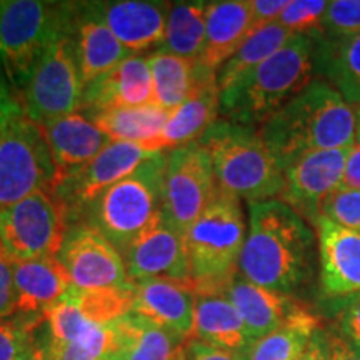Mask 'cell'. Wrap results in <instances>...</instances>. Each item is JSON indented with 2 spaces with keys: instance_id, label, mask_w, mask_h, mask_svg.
Listing matches in <instances>:
<instances>
[{
  "instance_id": "cell-3",
  "label": "cell",
  "mask_w": 360,
  "mask_h": 360,
  "mask_svg": "<svg viewBox=\"0 0 360 360\" xmlns=\"http://www.w3.org/2000/svg\"><path fill=\"white\" fill-rule=\"evenodd\" d=\"M317 74V44L310 35H294L240 82L220 94V114L231 122L260 129Z\"/></svg>"
},
{
  "instance_id": "cell-49",
  "label": "cell",
  "mask_w": 360,
  "mask_h": 360,
  "mask_svg": "<svg viewBox=\"0 0 360 360\" xmlns=\"http://www.w3.org/2000/svg\"><path fill=\"white\" fill-rule=\"evenodd\" d=\"M355 109V146H360V105Z\"/></svg>"
},
{
  "instance_id": "cell-34",
  "label": "cell",
  "mask_w": 360,
  "mask_h": 360,
  "mask_svg": "<svg viewBox=\"0 0 360 360\" xmlns=\"http://www.w3.org/2000/svg\"><path fill=\"white\" fill-rule=\"evenodd\" d=\"M34 340L42 360H107L114 349V328L109 326H94L80 339L58 344L44 339L34 332Z\"/></svg>"
},
{
  "instance_id": "cell-6",
  "label": "cell",
  "mask_w": 360,
  "mask_h": 360,
  "mask_svg": "<svg viewBox=\"0 0 360 360\" xmlns=\"http://www.w3.org/2000/svg\"><path fill=\"white\" fill-rule=\"evenodd\" d=\"M75 2L0 0V65L20 98L35 67L74 27Z\"/></svg>"
},
{
  "instance_id": "cell-31",
  "label": "cell",
  "mask_w": 360,
  "mask_h": 360,
  "mask_svg": "<svg viewBox=\"0 0 360 360\" xmlns=\"http://www.w3.org/2000/svg\"><path fill=\"white\" fill-rule=\"evenodd\" d=\"M146 58L150 69L155 103L167 110L177 109L187 101L195 85L199 60L174 56L159 49Z\"/></svg>"
},
{
  "instance_id": "cell-35",
  "label": "cell",
  "mask_w": 360,
  "mask_h": 360,
  "mask_svg": "<svg viewBox=\"0 0 360 360\" xmlns=\"http://www.w3.org/2000/svg\"><path fill=\"white\" fill-rule=\"evenodd\" d=\"M84 317L96 326H109L132 312L134 285L124 289L82 290L72 287L67 292Z\"/></svg>"
},
{
  "instance_id": "cell-24",
  "label": "cell",
  "mask_w": 360,
  "mask_h": 360,
  "mask_svg": "<svg viewBox=\"0 0 360 360\" xmlns=\"http://www.w3.org/2000/svg\"><path fill=\"white\" fill-rule=\"evenodd\" d=\"M252 34L250 0L209 2L205 44L199 62L217 72Z\"/></svg>"
},
{
  "instance_id": "cell-23",
  "label": "cell",
  "mask_w": 360,
  "mask_h": 360,
  "mask_svg": "<svg viewBox=\"0 0 360 360\" xmlns=\"http://www.w3.org/2000/svg\"><path fill=\"white\" fill-rule=\"evenodd\" d=\"M58 179L94 160L112 142L96 122L80 112L42 124Z\"/></svg>"
},
{
  "instance_id": "cell-8",
  "label": "cell",
  "mask_w": 360,
  "mask_h": 360,
  "mask_svg": "<svg viewBox=\"0 0 360 360\" xmlns=\"http://www.w3.org/2000/svg\"><path fill=\"white\" fill-rule=\"evenodd\" d=\"M58 172L42 130L27 115L0 134V210L35 192L53 191Z\"/></svg>"
},
{
  "instance_id": "cell-51",
  "label": "cell",
  "mask_w": 360,
  "mask_h": 360,
  "mask_svg": "<svg viewBox=\"0 0 360 360\" xmlns=\"http://www.w3.org/2000/svg\"><path fill=\"white\" fill-rule=\"evenodd\" d=\"M39 354H40V350H39ZM40 360H42V357H40Z\"/></svg>"
},
{
  "instance_id": "cell-42",
  "label": "cell",
  "mask_w": 360,
  "mask_h": 360,
  "mask_svg": "<svg viewBox=\"0 0 360 360\" xmlns=\"http://www.w3.org/2000/svg\"><path fill=\"white\" fill-rule=\"evenodd\" d=\"M337 322L339 334L360 349V294L349 297V302L340 310Z\"/></svg>"
},
{
  "instance_id": "cell-29",
  "label": "cell",
  "mask_w": 360,
  "mask_h": 360,
  "mask_svg": "<svg viewBox=\"0 0 360 360\" xmlns=\"http://www.w3.org/2000/svg\"><path fill=\"white\" fill-rule=\"evenodd\" d=\"M321 321L305 307L297 310L281 327L262 339L255 340L247 350L245 360H299L310 340L321 330Z\"/></svg>"
},
{
  "instance_id": "cell-12",
  "label": "cell",
  "mask_w": 360,
  "mask_h": 360,
  "mask_svg": "<svg viewBox=\"0 0 360 360\" xmlns=\"http://www.w3.org/2000/svg\"><path fill=\"white\" fill-rule=\"evenodd\" d=\"M58 260L72 285L82 290L132 287L124 257L107 237L85 222L72 224L65 233Z\"/></svg>"
},
{
  "instance_id": "cell-19",
  "label": "cell",
  "mask_w": 360,
  "mask_h": 360,
  "mask_svg": "<svg viewBox=\"0 0 360 360\" xmlns=\"http://www.w3.org/2000/svg\"><path fill=\"white\" fill-rule=\"evenodd\" d=\"M220 115V89L217 72L204 64L197 67V80L187 101L177 109L170 110L169 120L157 141L160 152H170L174 148L188 146L200 141Z\"/></svg>"
},
{
  "instance_id": "cell-50",
  "label": "cell",
  "mask_w": 360,
  "mask_h": 360,
  "mask_svg": "<svg viewBox=\"0 0 360 360\" xmlns=\"http://www.w3.org/2000/svg\"><path fill=\"white\" fill-rule=\"evenodd\" d=\"M177 360H187V357H186V349H184V352L179 355V357H177Z\"/></svg>"
},
{
  "instance_id": "cell-5",
  "label": "cell",
  "mask_w": 360,
  "mask_h": 360,
  "mask_svg": "<svg viewBox=\"0 0 360 360\" xmlns=\"http://www.w3.org/2000/svg\"><path fill=\"white\" fill-rule=\"evenodd\" d=\"M222 191L249 204L281 197L283 170L259 129L219 119L202 135Z\"/></svg>"
},
{
  "instance_id": "cell-26",
  "label": "cell",
  "mask_w": 360,
  "mask_h": 360,
  "mask_svg": "<svg viewBox=\"0 0 360 360\" xmlns=\"http://www.w3.org/2000/svg\"><path fill=\"white\" fill-rule=\"evenodd\" d=\"M224 295L240 314L254 342L276 330L304 307L290 295L264 289L242 276L236 277Z\"/></svg>"
},
{
  "instance_id": "cell-38",
  "label": "cell",
  "mask_w": 360,
  "mask_h": 360,
  "mask_svg": "<svg viewBox=\"0 0 360 360\" xmlns=\"http://www.w3.org/2000/svg\"><path fill=\"white\" fill-rule=\"evenodd\" d=\"M327 6L322 0H292L277 22L292 35H310L321 27Z\"/></svg>"
},
{
  "instance_id": "cell-48",
  "label": "cell",
  "mask_w": 360,
  "mask_h": 360,
  "mask_svg": "<svg viewBox=\"0 0 360 360\" xmlns=\"http://www.w3.org/2000/svg\"><path fill=\"white\" fill-rule=\"evenodd\" d=\"M15 360H40L39 347H37V344H35V340L30 342V344L27 345V349L24 350V352H22Z\"/></svg>"
},
{
  "instance_id": "cell-39",
  "label": "cell",
  "mask_w": 360,
  "mask_h": 360,
  "mask_svg": "<svg viewBox=\"0 0 360 360\" xmlns=\"http://www.w3.org/2000/svg\"><path fill=\"white\" fill-rule=\"evenodd\" d=\"M40 321L13 314L12 317L0 321V360H15L34 340V332Z\"/></svg>"
},
{
  "instance_id": "cell-16",
  "label": "cell",
  "mask_w": 360,
  "mask_h": 360,
  "mask_svg": "<svg viewBox=\"0 0 360 360\" xmlns=\"http://www.w3.org/2000/svg\"><path fill=\"white\" fill-rule=\"evenodd\" d=\"M90 7L130 53L162 47L172 4L146 0L90 2Z\"/></svg>"
},
{
  "instance_id": "cell-30",
  "label": "cell",
  "mask_w": 360,
  "mask_h": 360,
  "mask_svg": "<svg viewBox=\"0 0 360 360\" xmlns=\"http://www.w3.org/2000/svg\"><path fill=\"white\" fill-rule=\"evenodd\" d=\"M317 44L319 75L334 87L345 102L360 105V34L339 44H327L310 35Z\"/></svg>"
},
{
  "instance_id": "cell-18",
  "label": "cell",
  "mask_w": 360,
  "mask_h": 360,
  "mask_svg": "<svg viewBox=\"0 0 360 360\" xmlns=\"http://www.w3.org/2000/svg\"><path fill=\"white\" fill-rule=\"evenodd\" d=\"M155 103L147 58L130 56L109 74L85 85L80 114L94 117L101 112Z\"/></svg>"
},
{
  "instance_id": "cell-47",
  "label": "cell",
  "mask_w": 360,
  "mask_h": 360,
  "mask_svg": "<svg viewBox=\"0 0 360 360\" xmlns=\"http://www.w3.org/2000/svg\"><path fill=\"white\" fill-rule=\"evenodd\" d=\"M299 360H330L328 357V345H327V330H321L314 335L310 340L307 350Z\"/></svg>"
},
{
  "instance_id": "cell-2",
  "label": "cell",
  "mask_w": 360,
  "mask_h": 360,
  "mask_svg": "<svg viewBox=\"0 0 360 360\" xmlns=\"http://www.w3.org/2000/svg\"><path fill=\"white\" fill-rule=\"evenodd\" d=\"M282 170L295 157L355 146V109L323 79H315L259 129Z\"/></svg>"
},
{
  "instance_id": "cell-14",
  "label": "cell",
  "mask_w": 360,
  "mask_h": 360,
  "mask_svg": "<svg viewBox=\"0 0 360 360\" xmlns=\"http://www.w3.org/2000/svg\"><path fill=\"white\" fill-rule=\"evenodd\" d=\"M350 150L352 147L309 152L287 162L278 200L292 207L314 227L321 217L323 200L342 186Z\"/></svg>"
},
{
  "instance_id": "cell-44",
  "label": "cell",
  "mask_w": 360,
  "mask_h": 360,
  "mask_svg": "<svg viewBox=\"0 0 360 360\" xmlns=\"http://www.w3.org/2000/svg\"><path fill=\"white\" fill-rule=\"evenodd\" d=\"M186 357L187 360H245L244 355L227 352L195 339L187 340Z\"/></svg>"
},
{
  "instance_id": "cell-1",
  "label": "cell",
  "mask_w": 360,
  "mask_h": 360,
  "mask_svg": "<svg viewBox=\"0 0 360 360\" xmlns=\"http://www.w3.org/2000/svg\"><path fill=\"white\" fill-rule=\"evenodd\" d=\"M319 262L315 229L278 199L249 204V231L238 274L255 285L290 295L312 281Z\"/></svg>"
},
{
  "instance_id": "cell-41",
  "label": "cell",
  "mask_w": 360,
  "mask_h": 360,
  "mask_svg": "<svg viewBox=\"0 0 360 360\" xmlns=\"http://www.w3.org/2000/svg\"><path fill=\"white\" fill-rule=\"evenodd\" d=\"M22 115L25 114L20 98L12 90L6 74H4L2 65H0V134Z\"/></svg>"
},
{
  "instance_id": "cell-10",
  "label": "cell",
  "mask_w": 360,
  "mask_h": 360,
  "mask_svg": "<svg viewBox=\"0 0 360 360\" xmlns=\"http://www.w3.org/2000/svg\"><path fill=\"white\" fill-rule=\"evenodd\" d=\"M72 29L45 52L24 90V114L35 124L42 125L80 109L84 82Z\"/></svg>"
},
{
  "instance_id": "cell-40",
  "label": "cell",
  "mask_w": 360,
  "mask_h": 360,
  "mask_svg": "<svg viewBox=\"0 0 360 360\" xmlns=\"http://www.w3.org/2000/svg\"><path fill=\"white\" fill-rule=\"evenodd\" d=\"M15 314V285H13V260L0 249V321Z\"/></svg>"
},
{
  "instance_id": "cell-13",
  "label": "cell",
  "mask_w": 360,
  "mask_h": 360,
  "mask_svg": "<svg viewBox=\"0 0 360 360\" xmlns=\"http://www.w3.org/2000/svg\"><path fill=\"white\" fill-rule=\"evenodd\" d=\"M155 154L141 143L110 142L96 159L58 179L53 192L69 210L70 225L79 222L85 207L105 188L129 177Z\"/></svg>"
},
{
  "instance_id": "cell-25",
  "label": "cell",
  "mask_w": 360,
  "mask_h": 360,
  "mask_svg": "<svg viewBox=\"0 0 360 360\" xmlns=\"http://www.w3.org/2000/svg\"><path fill=\"white\" fill-rule=\"evenodd\" d=\"M110 326L115 340L107 360H177L187 344L180 335L134 312Z\"/></svg>"
},
{
  "instance_id": "cell-27",
  "label": "cell",
  "mask_w": 360,
  "mask_h": 360,
  "mask_svg": "<svg viewBox=\"0 0 360 360\" xmlns=\"http://www.w3.org/2000/svg\"><path fill=\"white\" fill-rule=\"evenodd\" d=\"M192 339L240 355L254 344L240 314L225 295H197Z\"/></svg>"
},
{
  "instance_id": "cell-22",
  "label": "cell",
  "mask_w": 360,
  "mask_h": 360,
  "mask_svg": "<svg viewBox=\"0 0 360 360\" xmlns=\"http://www.w3.org/2000/svg\"><path fill=\"white\" fill-rule=\"evenodd\" d=\"M72 37L77 52L84 89L85 85L109 74L117 65L122 64L125 58L132 56L115 39L109 27L96 15L90 2H75Z\"/></svg>"
},
{
  "instance_id": "cell-15",
  "label": "cell",
  "mask_w": 360,
  "mask_h": 360,
  "mask_svg": "<svg viewBox=\"0 0 360 360\" xmlns=\"http://www.w3.org/2000/svg\"><path fill=\"white\" fill-rule=\"evenodd\" d=\"M122 257L132 282L165 278L192 287L186 238L164 215L135 238Z\"/></svg>"
},
{
  "instance_id": "cell-32",
  "label": "cell",
  "mask_w": 360,
  "mask_h": 360,
  "mask_svg": "<svg viewBox=\"0 0 360 360\" xmlns=\"http://www.w3.org/2000/svg\"><path fill=\"white\" fill-rule=\"evenodd\" d=\"M290 37H294V35L283 29L278 22H274V24L252 34L242 44V47L219 69L217 84L220 94L231 90L245 75L257 69L262 62L272 57L278 49H282Z\"/></svg>"
},
{
  "instance_id": "cell-28",
  "label": "cell",
  "mask_w": 360,
  "mask_h": 360,
  "mask_svg": "<svg viewBox=\"0 0 360 360\" xmlns=\"http://www.w3.org/2000/svg\"><path fill=\"white\" fill-rule=\"evenodd\" d=\"M169 115L170 110L157 103H148L141 107L101 112L89 119H92L103 134L109 135L110 141L141 143L152 152H160L157 148V141L167 124Z\"/></svg>"
},
{
  "instance_id": "cell-17",
  "label": "cell",
  "mask_w": 360,
  "mask_h": 360,
  "mask_svg": "<svg viewBox=\"0 0 360 360\" xmlns=\"http://www.w3.org/2000/svg\"><path fill=\"white\" fill-rule=\"evenodd\" d=\"M319 242L322 290L327 297L360 294V233L340 227L326 217L314 225Z\"/></svg>"
},
{
  "instance_id": "cell-21",
  "label": "cell",
  "mask_w": 360,
  "mask_h": 360,
  "mask_svg": "<svg viewBox=\"0 0 360 360\" xmlns=\"http://www.w3.org/2000/svg\"><path fill=\"white\" fill-rule=\"evenodd\" d=\"M15 314L44 322V315L62 300L72 281L58 257L13 262Z\"/></svg>"
},
{
  "instance_id": "cell-45",
  "label": "cell",
  "mask_w": 360,
  "mask_h": 360,
  "mask_svg": "<svg viewBox=\"0 0 360 360\" xmlns=\"http://www.w3.org/2000/svg\"><path fill=\"white\" fill-rule=\"evenodd\" d=\"M327 345L330 360H360V349L337 332H327Z\"/></svg>"
},
{
  "instance_id": "cell-20",
  "label": "cell",
  "mask_w": 360,
  "mask_h": 360,
  "mask_svg": "<svg viewBox=\"0 0 360 360\" xmlns=\"http://www.w3.org/2000/svg\"><path fill=\"white\" fill-rule=\"evenodd\" d=\"M197 295L191 285L165 278L134 282L132 312L191 340Z\"/></svg>"
},
{
  "instance_id": "cell-33",
  "label": "cell",
  "mask_w": 360,
  "mask_h": 360,
  "mask_svg": "<svg viewBox=\"0 0 360 360\" xmlns=\"http://www.w3.org/2000/svg\"><path fill=\"white\" fill-rule=\"evenodd\" d=\"M209 2L172 4L165 29V40L159 51L199 60L205 44V19Z\"/></svg>"
},
{
  "instance_id": "cell-46",
  "label": "cell",
  "mask_w": 360,
  "mask_h": 360,
  "mask_svg": "<svg viewBox=\"0 0 360 360\" xmlns=\"http://www.w3.org/2000/svg\"><path fill=\"white\" fill-rule=\"evenodd\" d=\"M342 186L360 191V146H354L352 150H350Z\"/></svg>"
},
{
  "instance_id": "cell-4",
  "label": "cell",
  "mask_w": 360,
  "mask_h": 360,
  "mask_svg": "<svg viewBox=\"0 0 360 360\" xmlns=\"http://www.w3.org/2000/svg\"><path fill=\"white\" fill-rule=\"evenodd\" d=\"M195 295H224L238 276L247 238L240 199L219 187L204 214L184 232Z\"/></svg>"
},
{
  "instance_id": "cell-7",
  "label": "cell",
  "mask_w": 360,
  "mask_h": 360,
  "mask_svg": "<svg viewBox=\"0 0 360 360\" xmlns=\"http://www.w3.org/2000/svg\"><path fill=\"white\" fill-rule=\"evenodd\" d=\"M169 152H157L129 177L85 207L79 222L97 229L120 254L162 217V188Z\"/></svg>"
},
{
  "instance_id": "cell-9",
  "label": "cell",
  "mask_w": 360,
  "mask_h": 360,
  "mask_svg": "<svg viewBox=\"0 0 360 360\" xmlns=\"http://www.w3.org/2000/svg\"><path fill=\"white\" fill-rule=\"evenodd\" d=\"M70 215L53 191H40L0 210V249L13 262L57 257Z\"/></svg>"
},
{
  "instance_id": "cell-11",
  "label": "cell",
  "mask_w": 360,
  "mask_h": 360,
  "mask_svg": "<svg viewBox=\"0 0 360 360\" xmlns=\"http://www.w3.org/2000/svg\"><path fill=\"white\" fill-rule=\"evenodd\" d=\"M217 192L212 160L199 141L169 152L162 188V215L179 232H186L204 214Z\"/></svg>"
},
{
  "instance_id": "cell-43",
  "label": "cell",
  "mask_w": 360,
  "mask_h": 360,
  "mask_svg": "<svg viewBox=\"0 0 360 360\" xmlns=\"http://www.w3.org/2000/svg\"><path fill=\"white\" fill-rule=\"evenodd\" d=\"M287 6H289L287 0H250L252 30L257 32L264 27L277 22Z\"/></svg>"
},
{
  "instance_id": "cell-36",
  "label": "cell",
  "mask_w": 360,
  "mask_h": 360,
  "mask_svg": "<svg viewBox=\"0 0 360 360\" xmlns=\"http://www.w3.org/2000/svg\"><path fill=\"white\" fill-rule=\"evenodd\" d=\"M360 34V0L328 2L319 30L314 34L327 44H339Z\"/></svg>"
},
{
  "instance_id": "cell-37",
  "label": "cell",
  "mask_w": 360,
  "mask_h": 360,
  "mask_svg": "<svg viewBox=\"0 0 360 360\" xmlns=\"http://www.w3.org/2000/svg\"><path fill=\"white\" fill-rule=\"evenodd\" d=\"M321 215L340 227L360 233V191L340 186L323 200Z\"/></svg>"
}]
</instances>
